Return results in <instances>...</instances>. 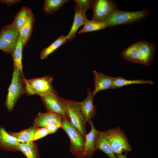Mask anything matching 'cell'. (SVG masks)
Listing matches in <instances>:
<instances>
[{"label": "cell", "mask_w": 158, "mask_h": 158, "mask_svg": "<svg viewBox=\"0 0 158 158\" xmlns=\"http://www.w3.org/2000/svg\"><path fill=\"white\" fill-rule=\"evenodd\" d=\"M93 75L94 89L92 93L93 97L100 91L111 89L114 77L108 76L96 71H93Z\"/></svg>", "instance_id": "cell-11"}, {"label": "cell", "mask_w": 158, "mask_h": 158, "mask_svg": "<svg viewBox=\"0 0 158 158\" xmlns=\"http://www.w3.org/2000/svg\"><path fill=\"white\" fill-rule=\"evenodd\" d=\"M150 13V10L147 9L132 12L117 8L112 12L104 22L107 27L121 25L132 24L145 18Z\"/></svg>", "instance_id": "cell-3"}, {"label": "cell", "mask_w": 158, "mask_h": 158, "mask_svg": "<svg viewBox=\"0 0 158 158\" xmlns=\"http://www.w3.org/2000/svg\"><path fill=\"white\" fill-rule=\"evenodd\" d=\"M20 1L19 0H0V3L5 4L8 6H11L18 3Z\"/></svg>", "instance_id": "cell-31"}, {"label": "cell", "mask_w": 158, "mask_h": 158, "mask_svg": "<svg viewBox=\"0 0 158 158\" xmlns=\"http://www.w3.org/2000/svg\"><path fill=\"white\" fill-rule=\"evenodd\" d=\"M156 46L146 41L135 42L125 49L121 56L124 60L146 66L152 63Z\"/></svg>", "instance_id": "cell-1"}, {"label": "cell", "mask_w": 158, "mask_h": 158, "mask_svg": "<svg viewBox=\"0 0 158 158\" xmlns=\"http://www.w3.org/2000/svg\"><path fill=\"white\" fill-rule=\"evenodd\" d=\"M127 152H125L124 154H120L117 155V157L118 158H127Z\"/></svg>", "instance_id": "cell-32"}, {"label": "cell", "mask_w": 158, "mask_h": 158, "mask_svg": "<svg viewBox=\"0 0 158 158\" xmlns=\"http://www.w3.org/2000/svg\"><path fill=\"white\" fill-rule=\"evenodd\" d=\"M88 122L91 129L85 137L83 150L80 158H91L97 150L95 147V141L99 131L95 129L92 121Z\"/></svg>", "instance_id": "cell-10"}, {"label": "cell", "mask_w": 158, "mask_h": 158, "mask_svg": "<svg viewBox=\"0 0 158 158\" xmlns=\"http://www.w3.org/2000/svg\"><path fill=\"white\" fill-rule=\"evenodd\" d=\"M118 6L112 0H93L92 9L93 14L92 20L104 22Z\"/></svg>", "instance_id": "cell-8"}, {"label": "cell", "mask_w": 158, "mask_h": 158, "mask_svg": "<svg viewBox=\"0 0 158 158\" xmlns=\"http://www.w3.org/2000/svg\"><path fill=\"white\" fill-rule=\"evenodd\" d=\"M35 21L34 15L32 13L19 31L20 35L23 41L24 46L26 45L31 35Z\"/></svg>", "instance_id": "cell-24"}, {"label": "cell", "mask_w": 158, "mask_h": 158, "mask_svg": "<svg viewBox=\"0 0 158 158\" xmlns=\"http://www.w3.org/2000/svg\"><path fill=\"white\" fill-rule=\"evenodd\" d=\"M107 28L106 23L104 22H99L92 20L85 24L78 33H81L92 32L102 29Z\"/></svg>", "instance_id": "cell-26"}, {"label": "cell", "mask_w": 158, "mask_h": 158, "mask_svg": "<svg viewBox=\"0 0 158 158\" xmlns=\"http://www.w3.org/2000/svg\"><path fill=\"white\" fill-rule=\"evenodd\" d=\"M25 79L23 71L13 65L11 83L8 88L5 102L8 111H12L18 99L25 94Z\"/></svg>", "instance_id": "cell-2"}, {"label": "cell", "mask_w": 158, "mask_h": 158, "mask_svg": "<svg viewBox=\"0 0 158 158\" xmlns=\"http://www.w3.org/2000/svg\"><path fill=\"white\" fill-rule=\"evenodd\" d=\"M19 35V31L12 23L5 25L0 30V38L9 41L17 43Z\"/></svg>", "instance_id": "cell-19"}, {"label": "cell", "mask_w": 158, "mask_h": 158, "mask_svg": "<svg viewBox=\"0 0 158 158\" xmlns=\"http://www.w3.org/2000/svg\"><path fill=\"white\" fill-rule=\"evenodd\" d=\"M114 152L116 155L123 152H131L132 149L124 132L119 127L104 131Z\"/></svg>", "instance_id": "cell-7"}, {"label": "cell", "mask_w": 158, "mask_h": 158, "mask_svg": "<svg viewBox=\"0 0 158 158\" xmlns=\"http://www.w3.org/2000/svg\"><path fill=\"white\" fill-rule=\"evenodd\" d=\"M32 13L30 9L26 6H23L15 16L12 23L19 31Z\"/></svg>", "instance_id": "cell-18"}, {"label": "cell", "mask_w": 158, "mask_h": 158, "mask_svg": "<svg viewBox=\"0 0 158 158\" xmlns=\"http://www.w3.org/2000/svg\"><path fill=\"white\" fill-rule=\"evenodd\" d=\"M61 128L65 131L70 139V152L76 157L80 158L83 150L85 138L66 117H63Z\"/></svg>", "instance_id": "cell-4"}, {"label": "cell", "mask_w": 158, "mask_h": 158, "mask_svg": "<svg viewBox=\"0 0 158 158\" xmlns=\"http://www.w3.org/2000/svg\"><path fill=\"white\" fill-rule=\"evenodd\" d=\"M69 1L68 0H44L42 11L45 14H53Z\"/></svg>", "instance_id": "cell-22"}, {"label": "cell", "mask_w": 158, "mask_h": 158, "mask_svg": "<svg viewBox=\"0 0 158 158\" xmlns=\"http://www.w3.org/2000/svg\"><path fill=\"white\" fill-rule=\"evenodd\" d=\"M17 43L9 41L0 38V49L6 53H12L14 50Z\"/></svg>", "instance_id": "cell-27"}, {"label": "cell", "mask_w": 158, "mask_h": 158, "mask_svg": "<svg viewBox=\"0 0 158 158\" xmlns=\"http://www.w3.org/2000/svg\"><path fill=\"white\" fill-rule=\"evenodd\" d=\"M75 13L72 25L69 33L66 37L68 42H71L75 37L76 32L82 25L89 21L86 15V12L79 8L75 5L74 8Z\"/></svg>", "instance_id": "cell-14"}, {"label": "cell", "mask_w": 158, "mask_h": 158, "mask_svg": "<svg viewBox=\"0 0 158 158\" xmlns=\"http://www.w3.org/2000/svg\"><path fill=\"white\" fill-rule=\"evenodd\" d=\"M61 124L53 123L49 124L46 127L49 134L56 132L61 127Z\"/></svg>", "instance_id": "cell-30"}, {"label": "cell", "mask_w": 158, "mask_h": 158, "mask_svg": "<svg viewBox=\"0 0 158 158\" xmlns=\"http://www.w3.org/2000/svg\"><path fill=\"white\" fill-rule=\"evenodd\" d=\"M153 82L150 80H143L141 79L128 80L120 76L114 77L111 89H116L118 88L130 85L148 84L153 85Z\"/></svg>", "instance_id": "cell-20"}, {"label": "cell", "mask_w": 158, "mask_h": 158, "mask_svg": "<svg viewBox=\"0 0 158 158\" xmlns=\"http://www.w3.org/2000/svg\"><path fill=\"white\" fill-rule=\"evenodd\" d=\"M49 134L46 127L39 128L34 133L31 141H34Z\"/></svg>", "instance_id": "cell-29"}, {"label": "cell", "mask_w": 158, "mask_h": 158, "mask_svg": "<svg viewBox=\"0 0 158 158\" xmlns=\"http://www.w3.org/2000/svg\"><path fill=\"white\" fill-rule=\"evenodd\" d=\"M18 149L27 158H40L37 145L33 141L20 142Z\"/></svg>", "instance_id": "cell-17"}, {"label": "cell", "mask_w": 158, "mask_h": 158, "mask_svg": "<svg viewBox=\"0 0 158 158\" xmlns=\"http://www.w3.org/2000/svg\"><path fill=\"white\" fill-rule=\"evenodd\" d=\"M39 128L33 126L18 132H9L8 133L20 142L25 143L31 141L34 133Z\"/></svg>", "instance_id": "cell-21"}, {"label": "cell", "mask_w": 158, "mask_h": 158, "mask_svg": "<svg viewBox=\"0 0 158 158\" xmlns=\"http://www.w3.org/2000/svg\"><path fill=\"white\" fill-rule=\"evenodd\" d=\"M76 5L79 8L86 12L89 9L92 8L93 0H75Z\"/></svg>", "instance_id": "cell-28"}, {"label": "cell", "mask_w": 158, "mask_h": 158, "mask_svg": "<svg viewBox=\"0 0 158 158\" xmlns=\"http://www.w3.org/2000/svg\"><path fill=\"white\" fill-rule=\"evenodd\" d=\"M63 118L61 115L53 112H39L34 121L33 126L40 128L51 124H61Z\"/></svg>", "instance_id": "cell-13"}, {"label": "cell", "mask_w": 158, "mask_h": 158, "mask_svg": "<svg viewBox=\"0 0 158 158\" xmlns=\"http://www.w3.org/2000/svg\"><path fill=\"white\" fill-rule=\"evenodd\" d=\"M40 97L47 111L67 117L65 106L56 91L54 90L51 93Z\"/></svg>", "instance_id": "cell-9"}, {"label": "cell", "mask_w": 158, "mask_h": 158, "mask_svg": "<svg viewBox=\"0 0 158 158\" xmlns=\"http://www.w3.org/2000/svg\"><path fill=\"white\" fill-rule=\"evenodd\" d=\"M53 78L47 75L39 78L25 79V92L27 95H37L40 97L47 95L54 90L52 82Z\"/></svg>", "instance_id": "cell-5"}, {"label": "cell", "mask_w": 158, "mask_h": 158, "mask_svg": "<svg viewBox=\"0 0 158 158\" xmlns=\"http://www.w3.org/2000/svg\"><path fill=\"white\" fill-rule=\"evenodd\" d=\"M23 46V41L21 37L19 35L16 47L11 53V55L14 63L13 65L22 71H23L22 59Z\"/></svg>", "instance_id": "cell-23"}, {"label": "cell", "mask_w": 158, "mask_h": 158, "mask_svg": "<svg viewBox=\"0 0 158 158\" xmlns=\"http://www.w3.org/2000/svg\"><path fill=\"white\" fill-rule=\"evenodd\" d=\"M20 142L6 132L4 128H0V146L8 150L18 151Z\"/></svg>", "instance_id": "cell-16"}, {"label": "cell", "mask_w": 158, "mask_h": 158, "mask_svg": "<svg viewBox=\"0 0 158 158\" xmlns=\"http://www.w3.org/2000/svg\"><path fill=\"white\" fill-rule=\"evenodd\" d=\"M61 99L66 108L67 118L85 138L87 134V122L80 109L77 102L62 98H61Z\"/></svg>", "instance_id": "cell-6"}, {"label": "cell", "mask_w": 158, "mask_h": 158, "mask_svg": "<svg viewBox=\"0 0 158 158\" xmlns=\"http://www.w3.org/2000/svg\"><path fill=\"white\" fill-rule=\"evenodd\" d=\"M67 40L66 36L61 35L47 47L41 51L40 58L42 59L47 58L49 54L65 43Z\"/></svg>", "instance_id": "cell-25"}, {"label": "cell", "mask_w": 158, "mask_h": 158, "mask_svg": "<svg viewBox=\"0 0 158 158\" xmlns=\"http://www.w3.org/2000/svg\"><path fill=\"white\" fill-rule=\"evenodd\" d=\"M96 149L100 150L106 154L109 158H118L114 152L104 131H99L95 141Z\"/></svg>", "instance_id": "cell-15"}, {"label": "cell", "mask_w": 158, "mask_h": 158, "mask_svg": "<svg viewBox=\"0 0 158 158\" xmlns=\"http://www.w3.org/2000/svg\"><path fill=\"white\" fill-rule=\"evenodd\" d=\"M94 97L90 89L89 88L87 91L86 98L82 102H77L80 109L87 122L92 121V118L97 113L96 109L93 103Z\"/></svg>", "instance_id": "cell-12"}]
</instances>
